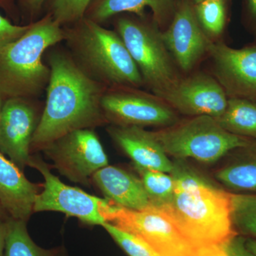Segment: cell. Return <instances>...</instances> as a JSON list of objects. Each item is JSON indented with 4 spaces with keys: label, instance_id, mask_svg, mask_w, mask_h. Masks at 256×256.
<instances>
[{
    "label": "cell",
    "instance_id": "24",
    "mask_svg": "<svg viewBox=\"0 0 256 256\" xmlns=\"http://www.w3.org/2000/svg\"><path fill=\"white\" fill-rule=\"evenodd\" d=\"M226 0H204L194 5L195 14L208 38L223 33L226 20Z\"/></svg>",
    "mask_w": 256,
    "mask_h": 256
},
{
    "label": "cell",
    "instance_id": "4",
    "mask_svg": "<svg viewBox=\"0 0 256 256\" xmlns=\"http://www.w3.org/2000/svg\"><path fill=\"white\" fill-rule=\"evenodd\" d=\"M60 25L47 14L32 23L28 32L0 55V97L33 98L46 90L50 70L43 56L50 47L64 42Z\"/></svg>",
    "mask_w": 256,
    "mask_h": 256
},
{
    "label": "cell",
    "instance_id": "9",
    "mask_svg": "<svg viewBox=\"0 0 256 256\" xmlns=\"http://www.w3.org/2000/svg\"><path fill=\"white\" fill-rule=\"evenodd\" d=\"M42 150L53 161L60 174L74 182L84 185L98 170L108 165L104 146L94 129L69 132Z\"/></svg>",
    "mask_w": 256,
    "mask_h": 256
},
{
    "label": "cell",
    "instance_id": "3",
    "mask_svg": "<svg viewBox=\"0 0 256 256\" xmlns=\"http://www.w3.org/2000/svg\"><path fill=\"white\" fill-rule=\"evenodd\" d=\"M64 30V42L76 64L106 87L143 86L142 76L117 32L84 18Z\"/></svg>",
    "mask_w": 256,
    "mask_h": 256
},
{
    "label": "cell",
    "instance_id": "31",
    "mask_svg": "<svg viewBox=\"0 0 256 256\" xmlns=\"http://www.w3.org/2000/svg\"><path fill=\"white\" fill-rule=\"evenodd\" d=\"M0 217V256H4L5 242H6V220Z\"/></svg>",
    "mask_w": 256,
    "mask_h": 256
},
{
    "label": "cell",
    "instance_id": "20",
    "mask_svg": "<svg viewBox=\"0 0 256 256\" xmlns=\"http://www.w3.org/2000/svg\"><path fill=\"white\" fill-rule=\"evenodd\" d=\"M216 120L228 132L256 140V102L254 101L237 98H228L224 114Z\"/></svg>",
    "mask_w": 256,
    "mask_h": 256
},
{
    "label": "cell",
    "instance_id": "26",
    "mask_svg": "<svg viewBox=\"0 0 256 256\" xmlns=\"http://www.w3.org/2000/svg\"><path fill=\"white\" fill-rule=\"evenodd\" d=\"M129 256H160L142 239L105 222L101 225Z\"/></svg>",
    "mask_w": 256,
    "mask_h": 256
},
{
    "label": "cell",
    "instance_id": "25",
    "mask_svg": "<svg viewBox=\"0 0 256 256\" xmlns=\"http://www.w3.org/2000/svg\"><path fill=\"white\" fill-rule=\"evenodd\" d=\"M92 0H50V14L60 26L74 24L85 18Z\"/></svg>",
    "mask_w": 256,
    "mask_h": 256
},
{
    "label": "cell",
    "instance_id": "16",
    "mask_svg": "<svg viewBox=\"0 0 256 256\" xmlns=\"http://www.w3.org/2000/svg\"><path fill=\"white\" fill-rule=\"evenodd\" d=\"M92 178L106 200L118 206L134 210L152 206L141 178L126 170L108 165L96 172Z\"/></svg>",
    "mask_w": 256,
    "mask_h": 256
},
{
    "label": "cell",
    "instance_id": "29",
    "mask_svg": "<svg viewBox=\"0 0 256 256\" xmlns=\"http://www.w3.org/2000/svg\"><path fill=\"white\" fill-rule=\"evenodd\" d=\"M248 18L256 30V0H246Z\"/></svg>",
    "mask_w": 256,
    "mask_h": 256
},
{
    "label": "cell",
    "instance_id": "12",
    "mask_svg": "<svg viewBox=\"0 0 256 256\" xmlns=\"http://www.w3.org/2000/svg\"><path fill=\"white\" fill-rule=\"evenodd\" d=\"M174 110L191 117L206 116L220 118L228 98L214 77L198 73L178 79L168 90L156 95Z\"/></svg>",
    "mask_w": 256,
    "mask_h": 256
},
{
    "label": "cell",
    "instance_id": "27",
    "mask_svg": "<svg viewBox=\"0 0 256 256\" xmlns=\"http://www.w3.org/2000/svg\"><path fill=\"white\" fill-rule=\"evenodd\" d=\"M30 24H14L0 14V55L13 42L23 36L30 28Z\"/></svg>",
    "mask_w": 256,
    "mask_h": 256
},
{
    "label": "cell",
    "instance_id": "10",
    "mask_svg": "<svg viewBox=\"0 0 256 256\" xmlns=\"http://www.w3.org/2000/svg\"><path fill=\"white\" fill-rule=\"evenodd\" d=\"M28 166L38 170L44 180L43 191L35 197L33 212H62L90 225L101 226L106 222L102 210L108 200L65 184L40 158L31 156Z\"/></svg>",
    "mask_w": 256,
    "mask_h": 256
},
{
    "label": "cell",
    "instance_id": "14",
    "mask_svg": "<svg viewBox=\"0 0 256 256\" xmlns=\"http://www.w3.org/2000/svg\"><path fill=\"white\" fill-rule=\"evenodd\" d=\"M170 54L184 72L192 70L203 56L212 41L202 30L194 6L188 0L176 6L170 26L162 33Z\"/></svg>",
    "mask_w": 256,
    "mask_h": 256
},
{
    "label": "cell",
    "instance_id": "5",
    "mask_svg": "<svg viewBox=\"0 0 256 256\" xmlns=\"http://www.w3.org/2000/svg\"><path fill=\"white\" fill-rule=\"evenodd\" d=\"M168 156L216 162L234 150L246 146L252 139L226 130L210 116H194L152 132Z\"/></svg>",
    "mask_w": 256,
    "mask_h": 256
},
{
    "label": "cell",
    "instance_id": "36",
    "mask_svg": "<svg viewBox=\"0 0 256 256\" xmlns=\"http://www.w3.org/2000/svg\"><path fill=\"white\" fill-rule=\"evenodd\" d=\"M194 2V4H198V3L204 1V0H193Z\"/></svg>",
    "mask_w": 256,
    "mask_h": 256
},
{
    "label": "cell",
    "instance_id": "21",
    "mask_svg": "<svg viewBox=\"0 0 256 256\" xmlns=\"http://www.w3.org/2000/svg\"><path fill=\"white\" fill-rule=\"evenodd\" d=\"M4 256H52L32 240L26 228V220L9 217L6 220Z\"/></svg>",
    "mask_w": 256,
    "mask_h": 256
},
{
    "label": "cell",
    "instance_id": "35",
    "mask_svg": "<svg viewBox=\"0 0 256 256\" xmlns=\"http://www.w3.org/2000/svg\"><path fill=\"white\" fill-rule=\"evenodd\" d=\"M6 214L2 206L1 203H0V217H4V216Z\"/></svg>",
    "mask_w": 256,
    "mask_h": 256
},
{
    "label": "cell",
    "instance_id": "18",
    "mask_svg": "<svg viewBox=\"0 0 256 256\" xmlns=\"http://www.w3.org/2000/svg\"><path fill=\"white\" fill-rule=\"evenodd\" d=\"M146 8L152 12L154 22L159 28L171 22L176 6L174 0H92L85 18L100 24L122 12L133 13L144 18Z\"/></svg>",
    "mask_w": 256,
    "mask_h": 256
},
{
    "label": "cell",
    "instance_id": "13",
    "mask_svg": "<svg viewBox=\"0 0 256 256\" xmlns=\"http://www.w3.org/2000/svg\"><path fill=\"white\" fill-rule=\"evenodd\" d=\"M208 52L214 78L228 98L256 102V46L235 48L222 42H212Z\"/></svg>",
    "mask_w": 256,
    "mask_h": 256
},
{
    "label": "cell",
    "instance_id": "23",
    "mask_svg": "<svg viewBox=\"0 0 256 256\" xmlns=\"http://www.w3.org/2000/svg\"><path fill=\"white\" fill-rule=\"evenodd\" d=\"M134 166L140 175L152 206L160 207L168 203L174 194V181L172 176L164 172Z\"/></svg>",
    "mask_w": 256,
    "mask_h": 256
},
{
    "label": "cell",
    "instance_id": "28",
    "mask_svg": "<svg viewBox=\"0 0 256 256\" xmlns=\"http://www.w3.org/2000/svg\"><path fill=\"white\" fill-rule=\"evenodd\" d=\"M246 240L245 236L238 234L218 244V256H254L247 248Z\"/></svg>",
    "mask_w": 256,
    "mask_h": 256
},
{
    "label": "cell",
    "instance_id": "32",
    "mask_svg": "<svg viewBox=\"0 0 256 256\" xmlns=\"http://www.w3.org/2000/svg\"><path fill=\"white\" fill-rule=\"evenodd\" d=\"M45 0H23L24 4L32 13L40 11Z\"/></svg>",
    "mask_w": 256,
    "mask_h": 256
},
{
    "label": "cell",
    "instance_id": "17",
    "mask_svg": "<svg viewBox=\"0 0 256 256\" xmlns=\"http://www.w3.org/2000/svg\"><path fill=\"white\" fill-rule=\"evenodd\" d=\"M37 194L36 185L0 152V203L10 217L28 222Z\"/></svg>",
    "mask_w": 256,
    "mask_h": 256
},
{
    "label": "cell",
    "instance_id": "6",
    "mask_svg": "<svg viewBox=\"0 0 256 256\" xmlns=\"http://www.w3.org/2000/svg\"><path fill=\"white\" fill-rule=\"evenodd\" d=\"M116 32L139 69L144 85L154 95L168 90L180 79L158 25L149 24L142 18H122L116 23Z\"/></svg>",
    "mask_w": 256,
    "mask_h": 256
},
{
    "label": "cell",
    "instance_id": "11",
    "mask_svg": "<svg viewBox=\"0 0 256 256\" xmlns=\"http://www.w3.org/2000/svg\"><path fill=\"white\" fill-rule=\"evenodd\" d=\"M42 114L33 98L4 100L0 118V152L22 170L28 166L31 144Z\"/></svg>",
    "mask_w": 256,
    "mask_h": 256
},
{
    "label": "cell",
    "instance_id": "33",
    "mask_svg": "<svg viewBox=\"0 0 256 256\" xmlns=\"http://www.w3.org/2000/svg\"><path fill=\"white\" fill-rule=\"evenodd\" d=\"M246 246L254 256H256V238H246Z\"/></svg>",
    "mask_w": 256,
    "mask_h": 256
},
{
    "label": "cell",
    "instance_id": "7",
    "mask_svg": "<svg viewBox=\"0 0 256 256\" xmlns=\"http://www.w3.org/2000/svg\"><path fill=\"white\" fill-rule=\"evenodd\" d=\"M102 214L106 222L142 239L160 256H195L194 248L160 208L130 210L108 200Z\"/></svg>",
    "mask_w": 256,
    "mask_h": 256
},
{
    "label": "cell",
    "instance_id": "1",
    "mask_svg": "<svg viewBox=\"0 0 256 256\" xmlns=\"http://www.w3.org/2000/svg\"><path fill=\"white\" fill-rule=\"evenodd\" d=\"M50 75L46 100L31 144L43 150L73 131L106 124L102 109L105 86L82 72L68 52L54 50L47 58Z\"/></svg>",
    "mask_w": 256,
    "mask_h": 256
},
{
    "label": "cell",
    "instance_id": "2",
    "mask_svg": "<svg viewBox=\"0 0 256 256\" xmlns=\"http://www.w3.org/2000/svg\"><path fill=\"white\" fill-rule=\"evenodd\" d=\"M172 198L156 207L164 212L194 248L218 245L238 234L232 217V193L174 163Z\"/></svg>",
    "mask_w": 256,
    "mask_h": 256
},
{
    "label": "cell",
    "instance_id": "8",
    "mask_svg": "<svg viewBox=\"0 0 256 256\" xmlns=\"http://www.w3.org/2000/svg\"><path fill=\"white\" fill-rule=\"evenodd\" d=\"M108 122L122 127H169L178 119L174 109L158 96L136 88H108L102 98Z\"/></svg>",
    "mask_w": 256,
    "mask_h": 256
},
{
    "label": "cell",
    "instance_id": "22",
    "mask_svg": "<svg viewBox=\"0 0 256 256\" xmlns=\"http://www.w3.org/2000/svg\"><path fill=\"white\" fill-rule=\"evenodd\" d=\"M232 217L237 233L256 238V193H232Z\"/></svg>",
    "mask_w": 256,
    "mask_h": 256
},
{
    "label": "cell",
    "instance_id": "15",
    "mask_svg": "<svg viewBox=\"0 0 256 256\" xmlns=\"http://www.w3.org/2000/svg\"><path fill=\"white\" fill-rule=\"evenodd\" d=\"M108 132L112 140L132 160L134 166L169 174L174 169V163L151 131L136 126H112L108 128Z\"/></svg>",
    "mask_w": 256,
    "mask_h": 256
},
{
    "label": "cell",
    "instance_id": "30",
    "mask_svg": "<svg viewBox=\"0 0 256 256\" xmlns=\"http://www.w3.org/2000/svg\"><path fill=\"white\" fill-rule=\"evenodd\" d=\"M195 256H218L217 245L208 246L195 248Z\"/></svg>",
    "mask_w": 256,
    "mask_h": 256
},
{
    "label": "cell",
    "instance_id": "34",
    "mask_svg": "<svg viewBox=\"0 0 256 256\" xmlns=\"http://www.w3.org/2000/svg\"><path fill=\"white\" fill-rule=\"evenodd\" d=\"M4 100L0 97V118H1L2 110L3 105H4Z\"/></svg>",
    "mask_w": 256,
    "mask_h": 256
},
{
    "label": "cell",
    "instance_id": "19",
    "mask_svg": "<svg viewBox=\"0 0 256 256\" xmlns=\"http://www.w3.org/2000/svg\"><path fill=\"white\" fill-rule=\"evenodd\" d=\"M230 154L232 161L217 170L216 178L237 193H256V140Z\"/></svg>",
    "mask_w": 256,
    "mask_h": 256
}]
</instances>
